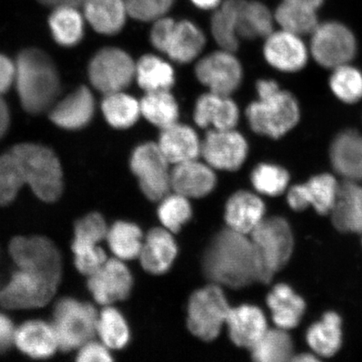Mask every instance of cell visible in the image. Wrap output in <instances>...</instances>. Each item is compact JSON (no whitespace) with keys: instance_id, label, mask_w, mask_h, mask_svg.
Listing matches in <instances>:
<instances>
[{"instance_id":"obj_1","label":"cell","mask_w":362,"mask_h":362,"mask_svg":"<svg viewBox=\"0 0 362 362\" xmlns=\"http://www.w3.org/2000/svg\"><path fill=\"white\" fill-rule=\"evenodd\" d=\"M206 277L220 286L241 288L264 283L259 253L249 235L226 228L217 233L203 257Z\"/></svg>"},{"instance_id":"obj_2","label":"cell","mask_w":362,"mask_h":362,"mask_svg":"<svg viewBox=\"0 0 362 362\" xmlns=\"http://www.w3.org/2000/svg\"><path fill=\"white\" fill-rule=\"evenodd\" d=\"M22 107L31 115L47 110L55 103L61 84L54 63L37 49H27L16 62V80Z\"/></svg>"},{"instance_id":"obj_3","label":"cell","mask_w":362,"mask_h":362,"mask_svg":"<svg viewBox=\"0 0 362 362\" xmlns=\"http://www.w3.org/2000/svg\"><path fill=\"white\" fill-rule=\"evenodd\" d=\"M256 90L257 98L246 110L249 125L255 133L266 137H283L300 121V110L296 98L280 88L274 80H259Z\"/></svg>"},{"instance_id":"obj_4","label":"cell","mask_w":362,"mask_h":362,"mask_svg":"<svg viewBox=\"0 0 362 362\" xmlns=\"http://www.w3.org/2000/svg\"><path fill=\"white\" fill-rule=\"evenodd\" d=\"M19 160L25 184L40 200L54 202L63 189L60 162L51 149L40 144L25 143L11 148Z\"/></svg>"},{"instance_id":"obj_5","label":"cell","mask_w":362,"mask_h":362,"mask_svg":"<svg viewBox=\"0 0 362 362\" xmlns=\"http://www.w3.org/2000/svg\"><path fill=\"white\" fill-rule=\"evenodd\" d=\"M259 253L264 283L287 264L293 249V233L288 221L280 216L262 220L249 235Z\"/></svg>"},{"instance_id":"obj_6","label":"cell","mask_w":362,"mask_h":362,"mask_svg":"<svg viewBox=\"0 0 362 362\" xmlns=\"http://www.w3.org/2000/svg\"><path fill=\"white\" fill-rule=\"evenodd\" d=\"M98 315L88 303L66 298L54 310L52 327L62 351L78 349L97 334Z\"/></svg>"},{"instance_id":"obj_7","label":"cell","mask_w":362,"mask_h":362,"mask_svg":"<svg viewBox=\"0 0 362 362\" xmlns=\"http://www.w3.org/2000/svg\"><path fill=\"white\" fill-rule=\"evenodd\" d=\"M230 307L223 288L212 283L194 292L188 305L187 325L194 337L214 341L224 327Z\"/></svg>"},{"instance_id":"obj_8","label":"cell","mask_w":362,"mask_h":362,"mask_svg":"<svg viewBox=\"0 0 362 362\" xmlns=\"http://www.w3.org/2000/svg\"><path fill=\"white\" fill-rule=\"evenodd\" d=\"M170 165V163L157 143H144L134 149L130 158V168L149 200L161 201L169 194L171 189Z\"/></svg>"},{"instance_id":"obj_9","label":"cell","mask_w":362,"mask_h":362,"mask_svg":"<svg viewBox=\"0 0 362 362\" xmlns=\"http://www.w3.org/2000/svg\"><path fill=\"white\" fill-rule=\"evenodd\" d=\"M58 284L47 276L19 269L0 291V304L8 310L42 307L52 300Z\"/></svg>"},{"instance_id":"obj_10","label":"cell","mask_w":362,"mask_h":362,"mask_svg":"<svg viewBox=\"0 0 362 362\" xmlns=\"http://www.w3.org/2000/svg\"><path fill=\"white\" fill-rule=\"evenodd\" d=\"M136 63L119 48H104L90 61L88 75L93 87L105 95L124 92L135 79Z\"/></svg>"},{"instance_id":"obj_11","label":"cell","mask_w":362,"mask_h":362,"mask_svg":"<svg viewBox=\"0 0 362 362\" xmlns=\"http://www.w3.org/2000/svg\"><path fill=\"white\" fill-rule=\"evenodd\" d=\"M356 51L354 35L341 23H322L311 34V55L324 67L334 69L348 64L355 57Z\"/></svg>"},{"instance_id":"obj_12","label":"cell","mask_w":362,"mask_h":362,"mask_svg":"<svg viewBox=\"0 0 362 362\" xmlns=\"http://www.w3.org/2000/svg\"><path fill=\"white\" fill-rule=\"evenodd\" d=\"M108 228L102 215L90 214L76 223L72 251L80 273L90 276L105 264V251L100 246L107 239Z\"/></svg>"},{"instance_id":"obj_13","label":"cell","mask_w":362,"mask_h":362,"mask_svg":"<svg viewBox=\"0 0 362 362\" xmlns=\"http://www.w3.org/2000/svg\"><path fill=\"white\" fill-rule=\"evenodd\" d=\"M18 269L35 272L60 283L62 257L54 243L43 237H17L10 244Z\"/></svg>"},{"instance_id":"obj_14","label":"cell","mask_w":362,"mask_h":362,"mask_svg":"<svg viewBox=\"0 0 362 362\" xmlns=\"http://www.w3.org/2000/svg\"><path fill=\"white\" fill-rule=\"evenodd\" d=\"M194 74L210 92L230 96L243 81V66L234 52L220 49L197 62Z\"/></svg>"},{"instance_id":"obj_15","label":"cell","mask_w":362,"mask_h":362,"mask_svg":"<svg viewBox=\"0 0 362 362\" xmlns=\"http://www.w3.org/2000/svg\"><path fill=\"white\" fill-rule=\"evenodd\" d=\"M248 155V144L235 129H209L202 140V156L214 170L235 171Z\"/></svg>"},{"instance_id":"obj_16","label":"cell","mask_w":362,"mask_h":362,"mask_svg":"<svg viewBox=\"0 0 362 362\" xmlns=\"http://www.w3.org/2000/svg\"><path fill=\"white\" fill-rule=\"evenodd\" d=\"M88 285L98 304L110 305L129 296L133 278L122 260L107 259L100 269L88 276Z\"/></svg>"},{"instance_id":"obj_17","label":"cell","mask_w":362,"mask_h":362,"mask_svg":"<svg viewBox=\"0 0 362 362\" xmlns=\"http://www.w3.org/2000/svg\"><path fill=\"white\" fill-rule=\"evenodd\" d=\"M301 37L282 29L274 30L265 38L264 56L266 62L280 71L301 70L309 57V51Z\"/></svg>"},{"instance_id":"obj_18","label":"cell","mask_w":362,"mask_h":362,"mask_svg":"<svg viewBox=\"0 0 362 362\" xmlns=\"http://www.w3.org/2000/svg\"><path fill=\"white\" fill-rule=\"evenodd\" d=\"M339 183L332 175L314 176L308 182L294 185L289 189L287 200L294 211H303L313 206L320 215L329 214L336 202Z\"/></svg>"},{"instance_id":"obj_19","label":"cell","mask_w":362,"mask_h":362,"mask_svg":"<svg viewBox=\"0 0 362 362\" xmlns=\"http://www.w3.org/2000/svg\"><path fill=\"white\" fill-rule=\"evenodd\" d=\"M194 120L200 128L230 129L236 128L240 111L228 95L208 92L197 99Z\"/></svg>"},{"instance_id":"obj_20","label":"cell","mask_w":362,"mask_h":362,"mask_svg":"<svg viewBox=\"0 0 362 362\" xmlns=\"http://www.w3.org/2000/svg\"><path fill=\"white\" fill-rule=\"evenodd\" d=\"M171 189L188 199L202 198L214 191L216 177L214 169L197 160L174 165L170 175Z\"/></svg>"},{"instance_id":"obj_21","label":"cell","mask_w":362,"mask_h":362,"mask_svg":"<svg viewBox=\"0 0 362 362\" xmlns=\"http://www.w3.org/2000/svg\"><path fill=\"white\" fill-rule=\"evenodd\" d=\"M226 325L235 345L248 350L269 329L264 312L259 308L248 305L230 308Z\"/></svg>"},{"instance_id":"obj_22","label":"cell","mask_w":362,"mask_h":362,"mask_svg":"<svg viewBox=\"0 0 362 362\" xmlns=\"http://www.w3.org/2000/svg\"><path fill=\"white\" fill-rule=\"evenodd\" d=\"M202 143L192 127L178 121L161 129L157 144L170 165H175L199 158L202 156Z\"/></svg>"},{"instance_id":"obj_23","label":"cell","mask_w":362,"mask_h":362,"mask_svg":"<svg viewBox=\"0 0 362 362\" xmlns=\"http://www.w3.org/2000/svg\"><path fill=\"white\" fill-rule=\"evenodd\" d=\"M332 223L339 232L362 234V185L345 180L339 183L332 211Z\"/></svg>"},{"instance_id":"obj_24","label":"cell","mask_w":362,"mask_h":362,"mask_svg":"<svg viewBox=\"0 0 362 362\" xmlns=\"http://www.w3.org/2000/svg\"><path fill=\"white\" fill-rule=\"evenodd\" d=\"M94 112L93 93L83 86L53 106L49 119L60 128L76 130L84 128L92 121Z\"/></svg>"},{"instance_id":"obj_25","label":"cell","mask_w":362,"mask_h":362,"mask_svg":"<svg viewBox=\"0 0 362 362\" xmlns=\"http://www.w3.org/2000/svg\"><path fill=\"white\" fill-rule=\"evenodd\" d=\"M334 170L345 180L362 182V134L346 130L334 139L329 151Z\"/></svg>"},{"instance_id":"obj_26","label":"cell","mask_w":362,"mask_h":362,"mask_svg":"<svg viewBox=\"0 0 362 362\" xmlns=\"http://www.w3.org/2000/svg\"><path fill=\"white\" fill-rule=\"evenodd\" d=\"M265 205L252 192L241 191L233 194L226 202L225 220L228 228L250 235L265 218Z\"/></svg>"},{"instance_id":"obj_27","label":"cell","mask_w":362,"mask_h":362,"mask_svg":"<svg viewBox=\"0 0 362 362\" xmlns=\"http://www.w3.org/2000/svg\"><path fill=\"white\" fill-rule=\"evenodd\" d=\"M205 45V35L197 25L189 21H175L163 54L171 61L187 64L201 55Z\"/></svg>"},{"instance_id":"obj_28","label":"cell","mask_w":362,"mask_h":362,"mask_svg":"<svg viewBox=\"0 0 362 362\" xmlns=\"http://www.w3.org/2000/svg\"><path fill=\"white\" fill-rule=\"evenodd\" d=\"M176 255L177 246L172 233L165 228H153L144 239L139 257L144 269L158 275L170 269Z\"/></svg>"},{"instance_id":"obj_29","label":"cell","mask_w":362,"mask_h":362,"mask_svg":"<svg viewBox=\"0 0 362 362\" xmlns=\"http://www.w3.org/2000/svg\"><path fill=\"white\" fill-rule=\"evenodd\" d=\"M13 343L25 355L37 359L47 358L60 348L52 325L42 320H31L21 325L16 329Z\"/></svg>"},{"instance_id":"obj_30","label":"cell","mask_w":362,"mask_h":362,"mask_svg":"<svg viewBox=\"0 0 362 362\" xmlns=\"http://www.w3.org/2000/svg\"><path fill=\"white\" fill-rule=\"evenodd\" d=\"M272 318L277 327L291 329L300 322L305 310V303L286 284H278L267 298Z\"/></svg>"},{"instance_id":"obj_31","label":"cell","mask_w":362,"mask_h":362,"mask_svg":"<svg viewBox=\"0 0 362 362\" xmlns=\"http://www.w3.org/2000/svg\"><path fill=\"white\" fill-rule=\"evenodd\" d=\"M83 6L90 25L103 35L119 33L129 16L124 0H86Z\"/></svg>"},{"instance_id":"obj_32","label":"cell","mask_w":362,"mask_h":362,"mask_svg":"<svg viewBox=\"0 0 362 362\" xmlns=\"http://www.w3.org/2000/svg\"><path fill=\"white\" fill-rule=\"evenodd\" d=\"M244 1L225 0L211 17V34L221 49L235 52L239 47L238 17Z\"/></svg>"},{"instance_id":"obj_33","label":"cell","mask_w":362,"mask_h":362,"mask_svg":"<svg viewBox=\"0 0 362 362\" xmlns=\"http://www.w3.org/2000/svg\"><path fill=\"white\" fill-rule=\"evenodd\" d=\"M135 79L146 93L170 90L175 81L173 66L156 55H146L136 63Z\"/></svg>"},{"instance_id":"obj_34","label":"cell","mask_w":362,"mask_h":362,"mask_svg":"<svg viewBox=\"0 0 362 362\" xmlns=\"http://www.w3.org/2000/svg\"><path fill=\"white\" fill-rule=\"evenodd\" d=\"M274 16L259 1L245 0L239 12V38L248 40L266 38L274 31Z\"/></svg>"},{"instance_id":"obj_35","label":"cell","mask_w":362,"mask_h":362,"mask_svg":"<svg viewBox=\"0 0 362 362\" xmlns=\"http://www.w3.org/2000/svg\"><path fill=\"white\" fill-rule=\"evenodd\" d=\"M307 342L317 355L330 357L341 345V320L334 312H328L322 320L308 329Z\"/></svg>"},{"instance_id":"obj_36","label":"cell","mask_w":362,"mask_h":362,"mask_svg":"<svg viewBox=\"0 0 362 362\" xmlns=\"http://www.w3.org/2000/svg\"><path fill=\"white\" fill-rule=\"evenodd\" d=\"M140 108L141 115L160 129L179 121V105L170 90L146 93L140 101Z\"/></svg>"},{"instance_id":"obj_37","label":"cell","mask_w":362,"mask_h":362,"mask_svg":"<svg viewBox=\"0 0 362 362\" xmlns=\"http://www.w3.org/2000/svg\"><path fill=\"white\" fill-rule=\"evenodd\" d=\"M76 8L78 7L54 8L52 16H49V25L53 37L62 47H74L83 38V19Z\"/></svg>"},{"instance_id":"obj_38","label":"cell","mask_w":362,"mask_h":362,"mask_svg":"<svg viewBox=\"0 0 362 362\" xmlns=\"http://www.w3.org/2000/svg\"><path fill=\"white\" fill-rule=\"evenodd\" d=\"M107 241L117 259L132 260L139 257L144 238L142 230L137 225L120 221L108 228Z\"/></svg>"},{"instance_id":"obj_39","label":"cell","mask_w":362,"mask_h":362,"mask_svg":"<svg viewBox=\"0 0 362 362\" xmlns=\"http://www.w3.org/2000/svg\"><path fill=\"white\" fill-rule=\"evenodd\" d=\"M102 110L107 123L119 129L130 128L141 115L140 102L124 92L105 95Z\"/></svg>"},{"instance_id":"obj_40","label":"cell","mask_w":362,"mask_h":362,"mask_svg":"<svg viewBox=\"0 0 362 362\" xmlns=\"http://www.w3.org/2000/svg\"><path fill=\"white\" fill-rule=\"evenodd\" d=\"M293 341L286 329H269L255 346L250 349L252 359L259 362L291 361Z\"/></svg>"},{"instance_id":"obj_41","label":"cell","mask_w":362,"mask_h":362,"mask_svg":"<svg viewBox=\"0 0 362 362\" xmlns=\"http://www.w3.org/2000/svg\"><path fill=\"white\" fill-rule=\"evenodd\" d=\"M274 19L282 30L300 36L311 35L320 24L316 11L284 0L276 10Z\"/></svg>"},{"instance_id":"obj_42","label":"cell","mask_w":362,"mask_h":362,"mask_svg":"<svg viewBox=\"0 0 362 362\" xmlns=\"http://www.w3.org/2000/svg\"><path fill=\"white\" fill-rule=\"evenodd\" d=\"M97 333L108 349H122L128 344L130 337L124 317L112 307L105 308L98 315Z\"/></svg>"},{"instance_id":"obj_43","label":"cell","mask_w":362,"mask_h":362,"mask_svg":"<svg viewBox=\"0 0 362 362\" xmlns=\"http://www.w3.org/2000/svg\"><path fill=\"white\" fill-rule=\"evenodd\" d=\"M25 180L21 166L12 148L0 156V206L15 200Z\"/></svg>"},{"instance_id":"obj_44","label":"cell","mask_w":362,"mask_h":362,"mask_svg":"<svg viewBox=\"0 0 362 362\" xmlns=\"http://www.w3.org/2000/svg\"><path fill=\"white\" fill-rule=\"evenodd\" d=\"M329 86L339 100L355 103L362 99V74L349 64L333 69Z\"/></svg>"},{"instance_id":"obj_45","label":"cell","mask_w":362,"mask_h":362,"mask_svg":"<svg viewBox=\"0 0 362 362\" xmlns=\"http://www.w3.org/2000/svg\"><path fill=\"white\" fill-rule=\"evenodd\" d=\"M251 180L253 187L260 194L276 197L287 189L289 175L281 166L261 163L253 169Z\"/></svg>"},{"instance_id":"obj_46","label":"cell","mask_w":362,"mask_h":362,"mask_svg":"<svg viewBox=\"0 0 362 362\" xmlns=\"http://www.w3.org/2000/svg\"><path fill=\"white\" fill-rule=\"evenodd\" d=\"M158 216L164 228L172 233H178L192 216L189 199L174 192L160 201Z\"/></svg>"},{"instance_id":"obj_47","label":"cell","mask_w":362,"mask_h":362,"mask_svg":"<svg viewBox=\"0 0 362 362\" xmlns=\"http://www.w3.org/2000/svg\"><path fill=\"white\" fill-rule=\"evenodd\" d=\"M129 16L140 21L155 22L166 16L175 0H124Z\"/></svg>"},{"instance_id":"obj_48","label":"cell","mask_w":362,"mask_h":362,"mask_svg":"<svg viewBox=\"0 0 362 362\" xmlns=\"http://www.w3.org/2000/svg\"><path fill=\"white\" fill-rule=\"evenodd\" d=\"M78 361L81 362H107L112 361L108 348L95 341H90L79 348Z\"/></svg>"},{"instance_id":"obj_49","label":"cell","mask_w":362,"mask_h":362,"mask_svg":"<svg viewBox=\"0 0 362 362\" xmlns=\"http://www.w3.org/2000/svg\"><path fill=\"white\" fill-rule=\"evenodd\" d=\"M16 80V64L0 54V96L6 93Z\"/></svg>"},{"instance_id":"obj_50","label":"cell","mask_w":362,"mask_h":362,"mask_svg":"<svg viewBox=\"0 0 362 362\" xmlns=\"http://www.w3.org/2000/svg\"><path fill=\"white\" fill-rule=\"evenodd\" d=\"M16 329L11 320L0 314V353L8 349L15 341Z\"/></svg>"},{"instance_id":"obj_51","label":"cell","mask_w":362,"mask_h":362,"mask_svg":"<svg viewBox=\"0 0 362 362\" xmlns=\"http://www.w3.org/2000/svg\"><path fill=\"white\" fill-rule=\"evenodd\" d=\"M10 122V112H8L7 104L0 96V139L6 134Z\"/></svg>"},{"instance_id":"obj_52","label":"cell","mask_w":362,"mask_h":362,"mask_svg":"<svg viewBox=\"0 0 362 362\" xmlns=\"http://www.w3.org/2000/svg\"><path fill=\"white\" fill-rule=\"evenodd\" d=\"M44 6L57 8L60 6L78 7L83 6L86 0H38Z\"/></svg>"},{"instance_id":"obj_53","label":"cell","mask_w":362,"mask_h":362,"mask_svg":"<svg viewBox=\"0 0 362 362\" xmlns=\"http://www.w3.org/2000/svg\"><path fill=\"white\" fill-rule=\"evenodd\" d=\"M192 3L202 10H216L221 4V0H192Z\"/></svg>"},{"instance_id":"obj_54","label":"cell","mask_w":362,"mask_h":362,"mask_svg":"<svg viewBox=\"0 0 362 362\" xmlns=\"http://www.w3.org/2000/svg\"><path fill=\"white\" fill-rule=\"evenodd\" d=\"M284 1L300 4L317 11L322 6L324 0H284Z\"/></svg>"},{"instance_id":"obj_55","label":"cell","mask_w":362,"mask_h":362,"mask_svg":"<svg viewBox=\"0 0 362 362\" xmlns=\"http://www.w3.org/2000/svg\"><path fill=\"white\" fill-rule=\"evenodd\" d=\"M291 361H319L316 356L310 354H300L298 356H293Z\"/></svg>"}]
</instances>
